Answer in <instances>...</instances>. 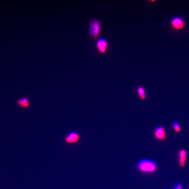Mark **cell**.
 <instances>
[{
	"label": "cell",
	"mask_w": 189,
	"mask_h": 189,
	"mask_svg": "<svg viewBox=\"0 0 189 189\" xmlns=\"http://www.w3.org/2000/svg\"><path fill=\"white\" fill-rule=\"evenodd\" d=\"M136 167L140 172L144 173H153L157 169L156 163L148 159L140 160L137 163Z\"/></svg>",
	"instance_id": "obj_1"
},
{
	"label": "cell",
	"mask_w": 189,
	"mask_h": 189,
	"mask_svg": "<svg viewBox=\"0 0 189 189\" xmlns=\"http://www.w3.org/2000/svg\"><path fill=\"white\" fill-rule=\"evenodd\" d=\"M101 25L100 21L94 18L90 20L89 27L88 31L89 35L92 39H98L100 35Z\"/></svg>",
	"instance_id": "obj_2"
},
{
	"label": "cell",
	"mask_w": 189,
	"mask_h": 189,
	"mask_svg": "<svg viewBox=\"0 0 189 189\" xmlns=\"http://www.w3.org/2000/svg\"><path fill=\"white\" fill-rule=\"evenodd\" d=\"M95 44L97 50L100 53L104 54L107 52L109 44L105 39H98Z\"/></svg>",
	"instance_id": "obj_3"
},
{
	"label": "cell",
	"mask_w": 189,
	"mask_h": 189,
	"mask_svg": "<svg viewBox=\"0 0 189 189\" xmlns=\"http://www.w3.org/2000/svg\"><path fill=\"white\" fill-rule=\"evenodd\" d=\"M81 139L80 134L76 132H72L64 138V141L69 144H75L78 143Z\"/></svg>",
	"instance_id": "obj_4"
},
{
	"label": "cell",
	"mask_w": 189,
	"mask_h": 189,
	"mask_svg": "<svg viewBox=\"0 0 189 189\" xmlns=\"http://www.w3.org/2000/svg\"><path fill=\"white\" fill-rule=\"evenodd\" d=\"M171 24L172 27L176 30H182L185 27V22L182 18L175 17L172 19Z\"/></svg>",
	"instance_id": "obj_5"
},
{
	"label": "cell",
	"mask_w": 189,
	"mask_h": 189,
	"mask_svg": "<svg viewBox=\"0 0 189 189\" xmlns=\"http://www.w3.org/2000/svg\"><path fill=\"white\" fill-rule=\"evenodd\" d=\"M154 136L156 139L159 141H164L166 138L165 129L162 126H158L154 129Z\"/></svg>",
	"instance_id": "obj_6"
},
{
	"label": "cell",
	"mask_w": 189,
	"mask_h": 189,
	"mask_svg": "<svg viewBox=\"0 0 189 189\" xmlns=\"http://www.w3.org/2000/svg\"><path fill=\"white\" fill-rule=\"evenodd\" d=\"M17 105L18 107L22 109H27L30 105L29 100L27 97H23L19 98L17 101Z\"/></svg>",
	"instance_id": "obj_7"
},
{
	"label": "cell",
	"mask_w": 189,
	"mask_h": 189,
	"mask_svg": "<svg viewBox=\"0 0 189 189\" xmlns=\"http://www.w3.org/2000/svg\"><path fill=\"white\" fill-rule=\"evenodd\" d=\"M187 152L185 150H182L179 152V165L182 167H183L186 165L187 159Z\"/></svg>",
	"instance_id": "obj_8"
},
{
	"label": "cell",
	"mask_w": 189,
	"mask_h": 189,
	"mask_svg": "<svg viewBox=\"0 0 189 189\" xmlns=\"http://www.w3.org/2000/svg\"><path fill=\"white\" fill-rule=\"evenodd\" d=\"M136 90L140 100L144 101L146 99V90L142 85H139L137 87Z\"/></svg>",
	"instance_id": "obj_9"
},
{
	"label": "cell",
	"mask_w": 189,
	"mask_h": 189,
	"mask_svg": "<svg viewBox=\"0 0 189 189\" xmlns=\"http://www.w3.org/2000/svg\"><path fill=\"white\" fill-rule=\"evenodd\" d=\"M173 126L175 131L177 133H180L181 131V128L179 124L177 122H175Z\"/></svg>",
	"instance_id": "obj_10"
},
{
	"label": "cell",
	"mask_w": 189,
	"mask_h": 189,
	"mask_svg": "<svg viewBox=\"0 0 189 189\" xmlns=\"http://www.w3.org/2000/svg\"><path fill=\"white\" fill-rule=\"evenodd\" d=\"M182 186L181 184H179L177 186H176V187L175 188V189H182Z\"/></svg>",
	"instance_id": "obj_11"
}]
</instances>
